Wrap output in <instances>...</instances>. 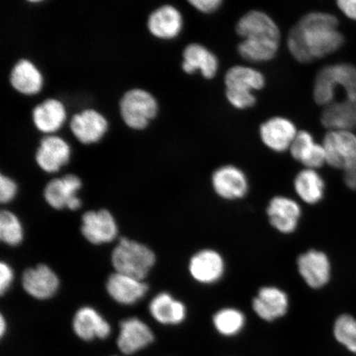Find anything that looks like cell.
Returning a JSON list of instances; mask_svg holds the SVG:
<instances>
[{
    "label": "cell",
    "mask_w": 356,
    "mask_h": 356,
    "mask_svg": "<svg viewBox=\"0 0 356 356\" xmlns=\"http://www.w3.org/2000/svg\"><path fill=\"white\" fill-rule=\"evenodd\" d=\"M156 261L154 252L145 244L122 238L111 253L115 273L144 280Z\"/></svg>",
    "instance_id": "cell-3"
},
{
    "label": "cell",
    "mask_w": 356,
    "mask_h": 356,
    "mask_svg": "<svg viewBox=\"0 0 356 356\" xmlns=\"http://www.w3.org/2000/svg\"><path fill=\"white\" fill-rule=\"evenodd\" d=\"M22 283L29 296L40 300L54 296L60 286V280L55 271L44 264L26 269L22 274Z\"/></svg>",
    "instance_id": "cell-14"
},
{
    "label": "cell",
    "mask_w": 356,
    "mask_h": 356,
    "mask_svg": "<svg viewBox=\"0 0 356 356\" xmlns=\"http://www.w3.org/2000/svg\"><path fill=\"white\" fill-rule=\"evenodd\" d=\"M182 69L188 74L200 70L204 78L211 79L216 76L219 69V60L207 47L200 44H191L184 52Z\"/></svg>",
    "instance_id": "cell-23"
},
{
    "label": "cell",
    "mask_w": 356,
    "mask_h": 356,
    "mask_svg": "<svg viewBox=\"0 0 356 356\" xmlns=\"http://www.w3.org/2000/svg\"><path fill=\"white\" fill-rule=\"evenodd\" d=\"M343 179L347 188L356 191V165L346 169Z\"/></svg>",
    "instance_id": "cell-38"
},
{
    "label": "cell",
    "mask_w": 356,
    "mask_h": 356,
    "mask_svg": "<svg viewBox=\"0 0 356 356\" xmlns=\"http://www.w3.org/2000/svg\"><path fill=\"white\" fill-rule=\"evenodd\" d=\"M0 238L8 246H17L24 239V229L15 213L3 211L0 213Z\"/></svg>",
    "instance_id": "cell-33"
},
{
    "label": "cell",
    "mask_w": 356,
    "mask_h": 356,
    "mask_svg": "<svg viewBox=\"0 0 356 356\" xmlns=\"http://www.w3.org/2000/svg\"><path fill=\"white\" fill-rule=\"evenodd\" d=\"M81 186V180L74 175L55 178L44 188V198L49 206L56 210L68 208L71 211H77L82 204L77 195Z\"/></svg>",
    "instance_id": "cell-7"
},
{
    "label": "cell",
    "mask_w": 356,
    "mask_h": 356,
    "mask_svg": "<svg viewBox=\"0 0 356 356\" xmlns=\"http://www.w3.org/2000/svg\"><path fill=\"white\" fill-rule=\"evenodd\" d=\"M70 147L58 136L44 137L35 153V161L44 172L54 173L69 163Z\"/></svg>",
    "instance_id": "cell-18"
},
{
    "label": "cell",
    "mask_w": 356,
    "mask_h": 356,
    "mask_svg": "<svg viewBox=\"0 0 356 356\" xmlns=\"http://www.w3.org/2000/svg\"><path fill=\"white\" fill-rule=\"evenodd\" d=\"M292 158L305 168L316 169L327 164L326 154L323 144L316 143L313 136L308 131L298 132L289 149Z\"/></svg>",
    "instance_id": "cell-20"
},
{
    "label": "cell",
    "mask_w": 356,
    "mask_h": 356,
    "mask_svg": "<svg viewBox=\"0 0 356 356\" xmlns=\"http://www.w3.org/2000/svg\"><path fill=\"white\" fill-rule=\"evenodd\" d=\"M17 186L10 177L1 175L0 177V200L2 203L12 202L16 197Z\"/></svg>",
    "instance_id": "cell-34"
},
{
    "label": "cell",
    "mask_w": 356,
    "mask_h": 356,
    "mask_svg": "<svg viewBox=\"0 0 356 356\" xmlns=\"http://www.w3.org/2000/svg\"><path fill=\"white\" fill-rule=\"evenodd\" d=\"M345 92V99L356 104V67L350 64H336L318 71L314 86L316 104L326 106L335 101L336 92Z\"/></svg>",
    "instance_id": "cell-2"
},
{
    "label": "cell",
    "mask_w": 356,
    "mask_h": 356,
    "mask_svg": "<svg viewBox=\"0 0 356 356\" xmlns=\"http://www.w3.org/2000/svg\"><path fill=\"white\" fill-rule=\"evenodd\" d=\"M108 122L95 110H86L74 115L70 128L75 137L83 144L99 141L108 131Z\"/></svg>",
    "instance_id": "cell-21"
},
{
    "label": "cell",
    "mask_w": 356,
    "mask_h": 356,
    "mask_svg": "<svg viewBox=\"0 0 356 356\" xmlns=\"http://www.w3.org/2000/svg\"><path fill=\"white\" fill-rule=\"evenodd\" d=\"M237 33L248 41L280 42L278 26L266 13L253 10L243 15L238 22Z\"/></svg>",
    "instance_id": "cell-9"
},
{
    "label": "cell",
    "mask_w": 356,
    "mask_h": 356,
    "mask_svg": "<svg viewBox=\"0 0 356 356\" xmlns=\"http://www.w3.org/2000/svg\"><path fill=\"white\" fill-rule=\"evenodd\" d=\"M75 334L83 341L95 338L105 339L111 333V326L102 316L91 307H83L77 311L73 320Z\"/></svg>",
    "instance_id": "cell-22"
},
{
    "label": "cell",
    "mask_w": 356,
    "mask_h": 356,
    "mask_svg": "<svg viewBox=\"0 0 356 356\" xmlns=\"http://www.w3.org/2000/svg\"><path fill=\"white\" fill-rule=\"evenodd\" d=\"M280 42H258L243 40L238 46L239 55L251 62H266L273 60L278 51Z\"/></svg>",
    "instance_id": "cell-31"
},
{
    "label": "cell",
    "mask_w": 356,
    "mask_h": 356,
    "mask_svg": "<svg viewBox=\"0 0 356 356\" xmlns=\"http://www.w3.org/2000/svg\"><path fill=\"white\" fill-rule=\"evenodd\" d=\"M64 105L60 101L49 99L33 111V122L40 131L47 134L60 130L65 121Z\"/></svg>",
    "instance_id": "cell-28"
},
{
    "label": "cell",
    "mask_w": 356,
    "mask_h": 356,
    "mask_svg": "<svg viewBox=\"0 0 356 356\" xmlns=\"http://www.w3.org/2000/svg\"><path fill=\"white\" fill-rule=\"evenodd\" d=\"M211 185L218 197L226 200L242 199L249 190L247 175L242 169L230 164L218 168L213 171Z\"/></svg>",
    "instance_id": "cell-10"
},
{
    "label": "cell",
    "mask_w": 356,
    "mask_h": 356,
    "mask_svg": "<svg viewBox=\"0 0 356 356\" xmlns=\"http://www.w3.org/2000/svg\"><path fill=\"white\" fill-rule=\"evenodd\" d=\"M321 122L330 131H351L356 127V104L349 100L334 101L324 106Z\"/></svg>",
    "instance_id": "cell-24"
},
{
    "label": "cell",
    "mask_w": 356,
    "mask_h": 356,
    "mask_svg": "<svg viewBox=\"0 0 356 356\" xmlns=\"http://www.w3.org/2000/svg\"><path fill=\"white\" fill-rule=\"evenodd\" d=\"M323 145L329 166L345 171L356 165V135L351 131H328Z\"/></svg>",
    "instance_id": "cell-6"
},
{
    "label": "cell",
    "mask_w": 356,
    "mask_h": 356,
    "mask_svg": "<svg viewBox=\"0 0 356 356\" xmlns=\"http://www.w3.org/2000/svg\"><path fill=\"white\" fill-rule=\"evenodd\" d=\"M333 336L350 353L356 354V319L350 314H342L336 319Z\"/></svg>",
    "instance_id": "cell-32"
},
{
    "label": "cell",
    "mask_w": 356,
    "mask_h": 356,
    "mask_svg": "<svg viewBox=\"0 0 356 356\" xmlns=\"http://www.w3.org/2000/svg\"><path fill=\"white\" fill-rule=\"evenodd\" d=\"M188 270L195 282L202 284L219 282L225 273V261L219 252L202 249L191 257Z\"/></svg>",
    "instance_id": "cell-11"
},
{
    "label": "cell",
    "mask_w": 356,
    "mask_h": 356,
    "mask_svg": "<svg viewBox=\"0 0 356 356\" xmlns=\"http://www.w3.org/2000/svg\"><path fill=\"white\" fill-rule=\"evenodd\" d=\"M298 271L307 286L318 289L327 286L332 277V264L326 253L310 249L297 259Z\"/></svg>",
    "instance_id": "cell-8"
},
{
    "label": "cell",
    "mask_w": 356,
    "mask_h": 356,
    "mask_svg": "<svg viewBox=\"0 0 356 356\" xmlns=\"http://www.w3.org/2000/svg\"><path fill=\"white\" fill-rule=\"evenodd\" d=\"M226 97L235 108L243 110L256 104L252 91L265 86V77L251 67L236 65L226 73L225 78Z\"/></svg>",
    "instance_id": "cell-4"
},
{
    "label": "cell",
    "mask_w": 356,
    "mask_h": 356,
    "mask_svg": "<svg viewBox=\"0 0 356 356\" xmlns=\"http://www.w3.org/2000/svg\"><path fill=\"white\" fill-rule=\"evenodd\" d=\"M252 305L258 317L266 322H273L287 314L289 300L282 289L264 286L259 289Z\"/></svg>",
    "instance_id": "cell-16"
},
{
    "label": "cell",
    "mask_w": 356,
    "mask_h": 356,
    "mask_svg": "<svg viewBox=\"0 0 356 356\" xmlns=\"http://www.w3.org/2000/svg\"><path fill=\"white\" fill-rule=\"evenodd\" d=\"M197 10L204 13L216 12L221 6L222 0H188Z\"/></svg>",
    "instance_id": "cell-36"
},
{
    "label": "cell",
    "mask_w": 356,
    "mask_h": 356,
    "mask_svg": "<svg viewBox=\"0 0 356 356\" xmlns=\"http://www.w3.org/2000/svg\"><path fill=\"white\" fill-rule=\"evenodd\" d=\"M158 104L154 97L141 89H133L121 101V113L124 122L135 130L145 129L155 118Z\"/></svg>",
    "instance_id": "cell-5"
},
{
    "label": "cell",
    "mask_w": 356,
    "mask_h": 356,
    "mask_svg": "<svg viewBox=\"0 0 356 356\" xmlns=\"http://www.w3.org/2000/svg\"><path fill=\"white\" fill-rule=\"evenodd\" d=\"M298 132L295 124L287 118L280 117L269 119L260 127L262 143L277 153L289 150Z\"/></svg>",
    "instance_id": "cell-15"
},
{
    "label": "cell",
    "mask_w": 356,
    "mask_h": 356,
    "mask_svg": "<svg viewBox=\"0 0 356 356\" xmlns=\"http://www.w3.org/2000/svg\"><path fill=\"white\" fill-rule=\"evenodd\" d=\"M270 225L282 234L296 232L302 216V209L296 200L277 195L270 200L266 208Z\"/></svg>",
    "instance_id": "cell-12"
},
{
    "label": "cell",
    "mask_w": 356,
    "mask_h": 356,
    "mask_svg": "<svg viewBox=\"0 0 356 356\" xmlns=\"http://www.w3.org/2000/svg\"><path fill=\"white\" fill-rule=\"evenodd\" d=\"M28 1L32 2V3H38V2L42 1V0H28Z\"/></svg>",
    "instance_id": "cell-40"
},
{
    "label": "cell",
    "mask_w": 356,
    "mask_h": 356,
    "mask_svg": "<svg viewBox=\"0 0 356 356\" xmlns=\"http://www.w3.org/2000/svg\"><path fill=\"white\" fill-rule=\"evenodd\" d=\"M106 291L113 299L124 305H131L143 299L149 291L144 280L122 273L111 275L106 284Z\"/></svg>",
    "instance_id": "cell-17"
},
{
    "label": "cell",
    "mask_w": 356,
    "mask_h": 356,
    "mask_svg": "<svg viewBox=\"0 0 356 356\" xmlns=\"http://www.w3.org/2000/svg\"><path fill=\"white\" fill-rule=\"evenodd\" d=\"M13 279H15V274L12 267L6 262H1L0 264V292L2 295L10 289Z\"/></svg>",
    "instance_id": "cell-35"
},
{
    "label": "cell",
    "mask_w": 356,
    "mask_h": 356,
    "mask_svg": "<svg viewBox=\"0 0 356 356\" xmlns=\"http://www.w3.org/2000/svg\"><path fill=\"white\" fill-rule=\"evenodd\" d=\"M337 4L348 19L356 21V0H337Z\"/></svg>",
    "instance_id": "cell-37"
},
{
    "label": "cell",
    "mask_w": 356,
    "mask_h": 356,
    "mask_svg": "<svg viewBox=\"0 0 356 356\" xmlns=\"http://www.w3.org/2000/svg\"><path fill=\"white\" fill-rule=\"evenodd\" d=\"M182 17L172 6H163L149 17L148 28L156 38L172 39L177 37L182 29Z\"/></svg>",
    "instance_id": "cell-25"
},
{
    "label": "cell",
    "mask_w": 356,
    "mask_h": 356,
    "mask_svg": "<svg viewBox=\"0 0 356 356\" xmlns=\"http://www.w3.org/2000/svg\"><path fill=\"white\" fill-rule=\"evenodd\" d=\"M213 324L216 330L225 337L238 335L246 324V317L243 312L234 308H225L213 316Z\"/></svg>",
    "instance_id": "cell-30"
},
{
    "label": "cell",
    "mask_w": 356,
    "mask_h": 356,
    "mask_svg": "<svg viewBox=\"0 0 356 356\" xmlns=\"http://www.w3.org/2000/svg\"><path fill=\"white\" fill-rule=\"evenodd\" d=\"M149 312L156 321L164 325L180 324L186 316L184 302L165 292L159 293L150 302Z\"/></svg>",
    "instance_id": "cell-27"
},
{
    "label": "cell",
    "mask_w": 356,
    "mask_h": 356,
    "mask_svg": "<svg viewBox=\"0 0 356 356\" xmlns=\"http://www.w3.org/2000/svg\"><path fill=\"white\" fill-rule=\"evenodd\" d=\"M154 340L153 332L139 318H128L121 323L118 346L124 354L136 353L152 343Z\"/></svg>",
    "instance_id": "cell-19"
},
{
    "label": "cell",
    "mask_w": 356,
    "mask_h": 356,
    "mask_svg": "<svg viewBox=\"0 0 356 356\" xmlns=\"http://www.w3.org/2000/svg\"><path fill=\"white\" fill-rule=\"evenodd\" d=\"M81 232L89 243H108L118 237V226L108 210L90 211L82 217Z\"/></svg>",
    "instance_id": "cell-13"
},
{
    "label": "cell",
    "mask_w": 356,
    "mask_h": 356,
    "mask_svg": "<svg viewBox=\"0 0 356 356\" xmlns=\"http://www.w3.org/2000/svg\"><path fill=\"white\" fill-rule=\"evenodd\" d=\"M7 330V323L6 322V319H4L3 316H1V321H0V334L3 337L4 333H6Z\"/></svg>",
    "instance_id": "cell-39"
},
{
    "label": "cell",
    "mask_w": 356,
    "mask_h": 356,
    "mask_svg": "<svg viewBox=\"0 0 356 356\" xmlns=\"http://www.w3.org/2000/svg\"><path fill=\"white\" fill-rule=\"evenodd\" d=\"M326 184L316 169L304 168L293 179V189L302 202L317 204L324 197Z\"/></svg>",
    "instance_id": "cell-26"
},
{
    "label": "cell",
    "mask_w": 356,
    "mask_h": 356,
    "mask_svg": "<svg viewBox=\"0 0 356 356\" xmlns=\"http://www.w3.org/2000/svg\"><path fill=\"white\" fill-rule=\"evenodd\" d=\"M344 42L338 19L331 13L314 12L305 15L289 32L287 47L300 63H310L339 50Z\"/></svg>",
    "instance_id": "cell-1"
},
{
    "label": "cell",
    "mask_w": 356,
    "mask_h": 356,
    "mask_svg": "<svg viewBox=\"0 0 356 356\" xmlns=\"http://www.w3.org/2000/svg\"><path fill=\"white\" fill-rule=\"evenodd\" d=\"M10 82L17 91L24 95H33L41 90L43 79L32 62L22 60L13 68Z\"/></svg>",
    "instance_id": "cell-29"
}]
</instances>
